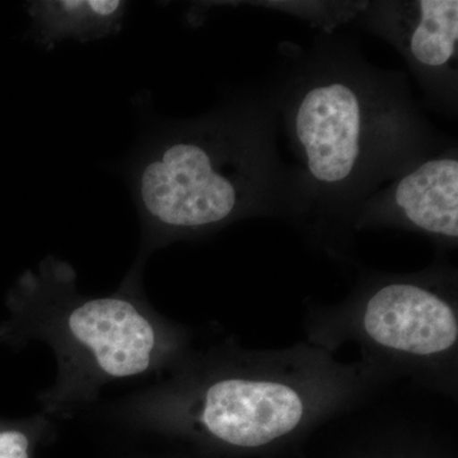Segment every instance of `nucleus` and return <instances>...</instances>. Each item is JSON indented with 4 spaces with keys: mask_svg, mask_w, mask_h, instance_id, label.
Returning <instances> with one entry per match:
<instances>
[{
    "mask_svg": "<svg viewBox=\"0 0 458 458\" xmlns=\"http://www.w3.org/2000/svg\"><path fill=\"white\" fill-rule=\"evenodd\" d=\"M267 87L291 153V216L357 219L366 201L445 149L401 72L373 65L352 38L283 41Z\"/></svg>",
    "mask_w": 458,
    "mask_h": 458,
    "instance_id": "obj_1",
    "label": "nucleus"
},
{
    "mask_svg": "<svg viewBox=\"0 0 458 458\" xmlns=\"http://www.w3.org/2000/svg\"><path fill=\"white\" fill-rule=\"evenodd\" d=\"M132 191L156 240L252 214H289L288 165L267 89L165 126L132 168Z\"/></svg>",
    "mask_w": 458,
    "mask_h": 458,
    "instance_id": "obj_2",
    "label": "nucleus"
},
{
    "mask_svg": "<svg viewBox=\"0 0 458 458\" xmlns=\"http://www.w3.org/2000/svg\"><path fill=\"white\" fill-rule=\"evenodd\" d=\"M22 291L38 304V334L54 346L59 363L55 388L47 394L51 410L69 408L108 382L155 369L161 333L128 286L105 297H82L75 292L74 270L47 259L38 274H27Z\"/></svg>",
    "mask_w": 458,
    "mask_h": 458,
    "instance_id": "obj_3",
    "label": "nucleus"
},
{
    "mask_svg": "<svg viewBox=\"0 0 458 458\" xmlns=\"http://www.w3.org/2000/svg\"><path fill=\"white\" fill-rule=\"evenodd\" d=\"M354 21L400 54L428 105L451 119L457 116V0L366 2Z\"/></svg>",
    "mask_w": 458,
    "mask_h": 458,
    "instance_id": "obj_4",
    "label": "nucleus"
},
{
    "mask_svg": "<svg viewBox=\"0 0 458 458\" xmlns=\"http://www.w3.org/2000/svg\"><path fill=\"white\" fill-rule=\"evenodd\" d=\"M357 221L400 222L432 236L456 241L457 140L375 192L361 208Z\"/></svg>",
    "mask_w": 458,
    "mask_h": 458,
    "instance_id": "obj_5",
    "label": "nucleus"
},
{
    "mask_svg": "<svg viewBox=\"0 0 458 458\" xmlns=\"http://www.w3.org/2000/svg\"><path fill=\"white\" fill-rule=\"evenodd\" d=\"M302 414V401L288 386L233 378L208 388L200 420L228 445L258 447L293 430Z\"/></svg>",
    "mask_w": 458,
    "mask_h": 458,
    "instance_id": "obj_6",
    "label": "nucleus"
},
{
    "mask_svg": "<svg viewBox=\"0 0 458 458\" xmlns=\"http://www.w3.org/2000/svg\"><path fill=\"white\" fill-rule=\"evenodd\" d=\"M364 327L377 343L418 355L447 351L458 336L451 307L412 283H391L376 292L367 304Z\"/></svg>",
    "mask_w": 458,
    "mask_h": 458,
    "instance_id": "obj_7",
    "label": "nucleus"
},
{
    "mask_svg": "<svg viewBox=\"0 0 458 458\" xmlns=\"http://www.w3.org/2000/svg\"><path fill=\"white\" fill-rule=\"evenodd\" d=\"M125 9L117 0H54L33 3L31 14L42 44L51 47L66 38L89 41L116 32Z\"/></svg>",
    "mask_w": 458,
    "mask_h": 458,
    "instance_id": "obj_8",
    "label": "nucleus"
},
{
    "mask_svg": "<svg viewBox=\"0 0 458 458\" xmlns=\"http://www.w3.org/2000/svg\"><path fill=\"white\" fill-rule=\"evenodd\" d=\"M47 424L42 417L21 424L0 421V458L35 457Z\"/></svg>",
    "mask_w": 458,
    "mask_h": 458,
    "instance_id": "obj_9",
    "label": "nucleus"
}]
</instances>
